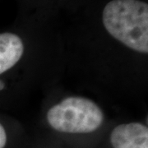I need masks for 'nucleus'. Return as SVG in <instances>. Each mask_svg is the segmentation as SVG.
Instances as JSON below:
<instances>
[{"label":"nucleus","instance_id":"obj_2","mask_svg":"<svg viewBox=\"0 0 148 148\" xmlns=\"http://www.w3.org/2000/svg\"><path fill=\"white\" fill-rule=\"evenodd\" d=\"M53 130L69 134L95 132L105 119L103 111L94 101L82 96H70L52 106L46 114Z\"/></svg>","mask_w":148,"mask_h":148},{"label":"nucleus","instance_id":"obj_1","mask_svg":"<svg viewBox=\"0 0 148 148\" xmlns=\"http://www.w3.org/2000/svg\"><path fill=\"white\" fill-rule=\"evenodd\" d=\"M103 25L127 48L148 53V4L141 0H112L104 8Z\"/></svg>","mask_w":148,"mask_h":148},{"label":"nucleus","instance_id":"obj_4","mask_svg":"<svg viewBox=\"0 0 148 148\" xmlns=\"http://www.w3.org/2000/svg\"><path fill=\"white\" fill-rule=\"evenodd\" d=\"M24 53V45L17 35L0 33V76L12 69Z\"/></svg>","mask_w":148,"mask_h":148},{"label":"nucleus","instance_id":"obj_3","mask_svg":"<svg viewBox=\"0 0 148 148\" xmlns=\"http://www.w3.org/2000/svg\"><path fill=\"white\" fill-rule=\"evenodd\" d=\"M110 143L112 148H148V127L138 122L119 124L111 131Z\"/></svg>","mask_w":148,"mask_h":148},{"label":"nucleus","instance_id":"obj_5","mask_svg":"<svg viewBox=\"0 0 148 148\" xmlns=\"http://www.w3.org/2000/svg\"><path fill=\"white\" fill-rule=\"evenodd\" d=\"M8 144V134L4 126L0 122V148H5Z\"/></svg>","mask_w":148,"mask_h":148}]
</instances>
